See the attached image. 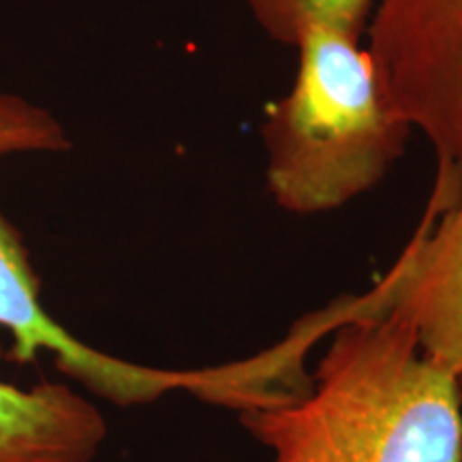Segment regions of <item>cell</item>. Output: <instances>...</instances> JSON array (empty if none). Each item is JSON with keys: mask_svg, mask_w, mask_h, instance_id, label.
<instances>
[{"mask_svg": "<svg viewBox=\"0 0 462 462\" xmlns=\"http://www.w3.org/2000/svg\"><path fill=\"white\" fill-rule=\"evenodd\" d=\"M71 148L65 129L48 109L14 95H0V157L62 152Z\"/></svg>", "mask_w": 462, "mask_h": 462, "instance_id": "8", "label": "cell"}, {"mask_svg": "<svg viewBox=\"0 0 462 462\" xmlns=\"http://www.w3.org/2000/svg\"><path fill=\"white\" fill-rule=\"evenodd\" d=\"M460 392H462V377H460Z\"/></svg>", "mask_w": 462, "mask_h": 462, "instance_id": "9", "label": "cell"}, {"mask_svg": "<svg viewBox=\"0 0 462 462\" xmlns=\"http://www.w3.org/2000/svg\"><path fill=\"white\" fill-rule=\"evenodd\" d=\"M291 90L263 125L268 189L293 215H321L371 190L404 152L411 123L362 37L313 28L296 45Z\"/></svg>", "mask_w": 462, "mask_h": 462, "instance_id": "2", "label": "cell"}, {"mask_svg": "<svg viewBox=\"0 0 462 462\" xmlns=\"http://www.w3.org/2000/svg\"><path fill=\"white\" fill-rule=\"evenodd\" d=\"M238 413L270 462H462L460 377L396 313L338 323L309 390Z\"/></svg>", "mask_w": 462, "mask_h": 462, "instance_id": "1", "label": "cell"}, {"mask_svg": "<svg viewBox=\"0 0 462 462\" xmlns=\"http://www.w3.org/2000/svg\"><path fill=\"white\" fill-rule=\"evenodd\" d=\"M332 309L337 326L360 315H401L418 334L421 354L462 377V195L448 208L430 199L388 276L366 296Z\"/></svg>", "mask_w": 462, "mask_h": 462, "instance_id": "4", "label": "cell"}, {"mask_svg": "<svg viewBox=\"0 0 462 462\" xmlns=\"http://www.w3.org/2000/svg\"><path fill=\"white\" fill-rule=\"evenodd\" d=\"M0 328L14 337V360L32 362L42 351L56 356L67 377L109 402L131 407L189 390L190 373L137 366L101 354L51 319L39 298V282L17 229L0 212Z\"/></svg>", "mask_w": 462, "mask_h": 462, "instance_id": "5", "label": "cell"}, {"mask_svg": "<svg viewBox=\"0 0 462 462\" xmlns=\"http://www.w3.org/2000/svg\"><path fill=\"white\" fill-rule=\"evenodd\" d=\"M274 42L296 45L313 28H340L362 37L373 0H245Z\"/></svg>", "mask_w": 462, "mask_h": 462, "instance_id": "7", "label": "cell"}, {"mask_svg": "<svg viewBox=\"0 0 462 462\" xmlns=\"http://www.w3.org/2000/svg\"><path fill=\"white\" fill-rule=\"evenodd\" d=\"M368 51L388 88L439 159L462 176V0H381Z\"/></svg>", "mask_w": 462, "mask_h": 462, "instance_id": "3", "label": "cell"}, {"mask_svg": "<svg viewBox=\"0 0 462 462\" xmlns=\"http://www.w3.org/2000/svg\"><path fill=\"white\" fill-rule=\"evenodd\" d=\"M106 437L99 409L67 383L0 381V462H92Z\"/></svg>", "mask_w": 462, "mask_h": 462, "instance_id": "6", "label": "cell"}]
</instances>
